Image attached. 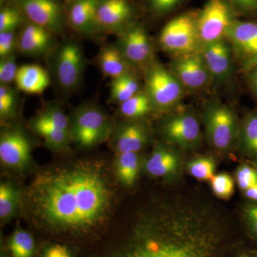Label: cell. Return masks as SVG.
Instances as JSON below:
<instances>
[{"label":"cell","instance_id":"cell-32","mask_svg":"<svg viewBox=\"0 0 257 257\" xmlns=\"http://www.w3.org/2000/svg\"><path fill=\"white\" fill-rule=\"evenodd\" d=\"M16 57L14 54L3 57L0 61V82L1 84L8 85L16 79L18 71Z\"/></svg>","mask_w":257,"mask_h":257},{"label":"cell","instance_id":"cell-2","mask_svg":"<svg viewBox=\"0 0 257 257\" xmlns=\"http://www.w3.org/2000/svg\"><path fill=\"white\" fill-rule=\"evenodd\" d=\"M198 13L189 12L168 22L160 32L162 48L175 57L199 52L202 47L197 27Z\"/></svg>","mask_w":257,"mask_h":257},{"label":"cell","instance_id":"cell-4","mask_svg":"<svg viewBox=\"0 0 257 257\" xmlns=\"http://www.w3.org/2000/svg\"><path fill=\"white\" fill-rule=\"evenodd\" d=\"M204 122L208 140L216 150L226 151L239 138L236 114L220 101H208L204 108Z\"/></svg>","mask_w":257,"mask_h":257},{"label":"cell","instance_id":"cell-29","mask_svg":"<svg viewBox=\"0 0 257 257\" xmlns=\"http://www.w3.org/2000/svg\"><path fill=\"white\" fill-rule=\"evenodd\" d=\"M189 173L201 180H211L214 177L215 164L214 161L207 157L196 159L188 165Z\"/></svg>","mask_w":257,"mask_h":257},{"label":"cell","instance_id":"cell-7","mask_svg":"<svg viewBox=\"0 0 257 257\" xmlns=\"http://www.w3.org/2000/svg\"><path fill=\"white\" fill-rule=\"evenodd\" d=\"M107 130V118L96 106H82L74 116L72 136L81 146L90 147L99 143L105 136Z\"/></svg>","mask_w":257,"mask_h":257},{"label":"cell","instance_id":"cell-26","mask_svg":"<svg viewBox=\"0 0 257 257\" xmlns=\"http://www.w3.org/2000/svg\"><path fill=\"white\" fill-rule=\"evenodd\" d=\"M34 130L46 140L49 145L55 147H60L65 145L68 140L69 132L64 131L45 122L38 118H35L32 123Z\"/></svg>","mask_w":257,"mask_h":257},{"label":"cell","instance_id":"cell-34","mask_svg":"<svg viewBox=\"0 0 257 257\" xmlns=\"http://www.w3.org/2000/svg\"><path fill=\"white\" fill-rule=\"evenodd\" d=\"M236 179L239 188L245 192L257 184V172L252 167L243 165L236 171Z\"/></svg>","mask_w":257,"mask_h":257},{"label":"cell","instance_id":"cell-33","mask_svg":"<svg viewBox=\"0 0 257 257\" xmlns=\"http://www.w3.org/2000/svg\"><path fill=\"white\" fill-rule=\"evenodd\" d=\"M37 118L48 124L53 125L56 127L69 132V120L66 115L59 109L55 108L47 109Z\"/></svg>","mask_w":257,"mask_h":257},{"label":"cell","instance_id":"cell-43","mask_svg":"<svg viewBox=\"0 0 257 257\" xmlns=\"http://www.w3.org/2000/svg\"><path fill=\"white\" fill-rule=\"evenodd\" d=\"M240 257H250V256H248V255H246V254H243V255H241V256Z\"/></svg>","mask_w":257,"mask_h":257},{"label":"cell","instance_id":"cell-41","mask_svg":"<svg viewBox=\"0 0 257 257\" xmlns=\"http://www.w3.org/2000/svg\"><path fill=\"white\" fill-rule=\"evenodd\" d=\"M247 82L251 92L257 96V64L248 69Z\"/></svg>","mask_w":257,"mask_h":257},{"label":"cell","instance_id":"cell-10","mask_svg":"<svg viewBox=\"0 0 257 257\" xmlns=\"http://www.w3.org/2000/svg\"><path fill=\"white\" fill-rule=\"evenodd\" d=\"M162 132L168 143L183 148L197 146L201 140L200 124L192 111H180L169 116Z\"/></svg>","mask_w":257,"mask_h":257},{"label":"cell","instance_id":"cell-15","mask_svg":"<svg viewBox=\"0 0 257 257\" xmlns=\"http://www.w3.org/2000/svg\"><path fill=\"white\" fill-rule=\"evenodd\" d=\"M30 157L28 140L19 130H10L2 135L0 140V159L4 165L22 167Z\"/></svg>","mask_w":257,"mask_h":257},{"label":"cell","instance_id":"cell-39","mask_svg":"<svg viewBox=\"0 0 257 257\" xmlns=\"http://www.w3.org/2000/svg\"><path fill=\"white\" fill-rule=\"evenodd\" d=\"M245 214L250 228L257 237V204L248 207L245 211Z\"/></svg>","mask_w":257,"mask_h":257},{"label":"cell","instance_id":"cell-28","mask_svg":"<svg viewBox=\"0 0 257 257\" xmlns=\"http://www.w3.org/2000/svg\"><path fill=\"white\" fill-rule=\"evenodd\" d=\"M18 192L10 184L0 186V216L2 219L9 217L14 213L18 205Z\"/></svg>","mask_w":257,"mask_h":257},{"label":"cell","instance_id":"cell-24","mask_svg":"<svg viewBox=\"0 0 257 257\" xmlns=\"http://www.w3.org/2000/svg\"><path fill=\"white\" fill-rule=\"evenodd\" d=\"M140 167L138 153H120L116 165L118 177L126 186L133 185L136 180Z\"/></svg>","mask_w":257,"mask_h":257},{"label":"cell","instance_id":"cell-18","mask_svg":"<svg viewBox=\"0 0 257 257\" xmlns=\"http://www.w3.org/2000/svg\"><path fill=\"white\" fill-rule=\"evenodd\" d=\"M98 63L102 74L111 79L135 73V67L126 60L116 45L102 47L98 55Z\"/></svg>","mask_w":257,"mask_h":257},{"label":"cell","instance_id":"cell-22","mask_svg":"<svg viewBox=\"0 0 257 257\" xmlns=\"http://www.w3.org/2000/svg\"><path fill=\"white\" fill-rule=\"evenodd\" d=\"M135 74H125L112 79L110 89L111 101L121 104L141 91L140 82Z\"/></svg>","mask_w":257,"mask_h":257},{"label":"cell","instance_id":"cell-13","mask_svg":"<svg viewBox=\"0 0 257 257\" xmlns=\"http://www.w3.org/2000/svg\"><path fill=\"white\" fill-rule=\"evenodd\" d=\"M20 5L31 23L52 33L63 29V13L57 0H20Z\"/></svg>","mask_w":257,"mask_h":257},{"label":"cell","instance_id":"cell-9","mask_svg":"<svg viewBox=\"0 0 257 257\" xmlns=\"http://www.w3.org/2000/svg\"><path fill=\"white\" fill-rule=\"evenodd\" d=\"M84 67V55L78 44L67 42L57 50L55 61L56 79L65 90L77 87L82 79Z\"/></svg>","mask_w":257,"mask_h":257},{"label":"cell","instance_id":"cell-6","mask_svg":"<svg viewBox=\"0 0 257 257\" xmlns=\"http://www.w3.org/2000/svg\"><path fill=\"white\" fill-rule=\"evenodd\" d=\"M116 45L135 69L145 70L154 63L151 39L140 25H128L121 30Z\"/></svg>","mask_w":257,"mask_h":257},{"label":"cell","instance_id":"cell-12","mask_svg":"<svg viewBox=\"0 0 257 257\" xmlns=\"http://www.w3.org/2000/svg\"><path fill=\"white\" fill-rule=\"evenodd\" d=\"M234 54L248 61V70L257 64V23L236 20L226 37Z\"/></svg>","mask_w":257,"mask_h":257},{"label":"cell","instance_id":"cell-16","mask_svg":"<svg viewBox=\"0 0 257 257\" xmlns=\"http://www.w3.org/2000/svg\"><path fill=\"white\" fill-rule=\"evenodd\" d=\"M52 45V32L32 23L25 25L18 37V49L24 55H41Z\"/></svg>","mask_w":257,"mask_h":257},{"label":"cell","instance_id":"cell-17","mask_svg":"<svg viewBox=\"0 0 257 257\" xmlns=\"http://www.w3.org/2000/svg\"><path fill=\"white\" fill-rule=\"evenodd\" d=\"M99 0H73L68 10L69 23L77 31L92 34L98 30L96 10Z\"/></svg>","mask_w":257,"mask_h":257},{"label":"cell","instance_id":"cell-35","mask_svg":"<svg viewBox=\"0 0 257 257\" xmlns=\"http://www.w3.org/2000/svg\"><path fill=\"white\" fill-rule=\"evenodd\" d=\"M14 90L8 85L1 84L0 87V114L5 116L9 115L15 107Z\"/></svg>","mask_w":257,"mask_h":257},{"label":"cell","instance_id":"cell-38","mask_svg":"<svg viewBox=\"0 0 257 257\" xmlns=\"http://www.w3.org/2000/svg\"><path fill=\"white\" fill-rule=\"evenodd\" d=\"M236 12L244 14L257 13V0H227Z\"/></svg>","mask_w":257,"mask_h":257},{"label":"cell","instance_id":"cell-30","mask_svg":"<svg viewBox=\"0 0 257 257\" xmlns=\"http://www.w3.org/2000/svg\"><path fill=\"white\" fill-rule=\"evenodd\" d=\"M23 22L21 12L13 7H5L0 12V32L15 31Z\"/></svg>","mask_w":257,"mask_h":257},{"label":"cell","instance_id":"cell-19","mask_svg":"<svg viewBox=\"0 0 257 257\" xmlns=\"http://www.w3.org/2000/svg\"><path fill=\"white\" fill-rule=\"evenodd\" d=\"M20 90L28 94H42L50 84L45 69L36 64H27L18 69L15 81Z\"/></svg>","mask_w":257,"mask_h":257},{"label":"cell","instance_id":"cell-23","mask_svg":"<svg viewBox=\"0 0 257 257\" xmlns=\"http://www.w3.org/2000/svg\"><path fill=\"white\" fill-rule=\"evenodd\" d=\"M119 104L121 114L130 119L143 117L154 109L151 99L146 92L142 91Z\"/></svg>","mask_w":257,"mask_h":257},{"label":"cell","instance_id":"cell-27","mask_svg":"<svg viewBox=\"0 0 257 257\" xmlns=\"http://www.w3.org/2000/svg\"><path fill=\"white\" fill-rule=\"evenodd\" d=\"M10 248L14 257H32L34 241L31 235L26 231H15L10 241Z\"/></svg>","mask_w":257,"mask_h":257},{"label":"cell","instance_id":"cell-25","mask_svg":"<svg viewBox=\"0 0 257 257\" xmlns=\"http://www.w3.org/2000/svg\"><path fill=\"white\" fill-rule=\"evenodd\" d=\"M239 138L243 150L257 157V110L245 117L240 127Z\"/></svg>","mask_w":257,"mask_h":257},{"label":"cell","instance_id":"cell-14","mask_svg":"<svg viewBox=\"0 0 257 257\" xmlns=\"http://www.w3.org/2000/svg\"><path fill=\"white\" fill-rule=\"evenodd\" d=\"M134 15L128 0H99L96 10L98 30L121 31L128 26Z\"/></svg>","mask_w":257,"mask_h":257},{"label":"cell","instance_id":"cell-44","mask_svg":"<svg viewBox=\"0 0 257 257\" xmlns=\"http://www.w3.org/2000/svg\"><path fill=\"white\" fill-rule=\"evenodd\" d=\"M256 167H257V164H256Z\"/></svg>","mask_w":257,"mask_h":257},{"label":"cell","instance_id":"cell-5","mask_svg":"<svg viewBox=\"0 0 257 257\" xmlns=\"http://www.w3.org/2000/svg\"><path fill=\"white\" fill-rule=\"evenodd\" d=\"M236 10L227 0H208L198 13L197 27L202 46L219 41L226 33L235 18Z\"/></svg>","mask_w":257,"mask_h":257},{"label":"cell","instance_id":"cell-42","mask_svg":"<svg viewBox=\"0 0 257 257\" xmlns=\"http://www.w3.org/2000/svg\"><path fill=\"white\" fill-rule=\"evenodd\" d=\"M245 195L251 200L257 201V184L251 188L245 191Z\"/></svg>","mask_w":257,"mask_h":257},{"label":"cell","instance_id":"cell-3","mask_svg":"<svg viewBox=\"0 0 257 257\" xmlns=\"http://www.w3.org/2000/svg\"><path fill=\"white\" fill-rule=\"evenodd\" d=\"M145 71V92L154 109L170 111L178 105L186 90L175 74L155 62Z\"/></svg>","mask_w":257,"mask_h":257},{"label":"cell","instance_id":"cell-31","mask_svg":"<svg viewBox=\"0 0 257 257\" xmlns=\"http://www.w3.org/2000/svg\"><path fill=\"white\" fill-rule=\"evenodd\" d=\"M211 186L214 194L221 199H228L234 190V181L228 174L214 175L211 179Z\"/></svg>","mask_w":257,"mask_h":257},{"label":"cell","instance_id":"cell-1","mask_svg":"<svg viewBox=\"0 0 257 257\" xmlns=\"http://www.w3.org/2000/svg\"><path fill=\"white\" fill-rule=\"evenodd\" d=\"M107 194L94 174L73 172L56 177L44 193L42 207L51 222L65 226L92 224L104 211Z\"/></svg>","mask_w":257,"mask_h":257},{"label":"cell","instance_id":"cell-45","mask_svg":"<svg viewBox=\"0 0 257 257\" xmlns=\"http://www.w3.org/2000/svg\"><path fill=\"white\" fill-rule=\"evenodd\" d=\"M2 1H3V0H2Z\"/></svg>","mask_w":257,"mask_h":257},{"label":"cell","instance_id":"cell-40","mask_svg":"<svg viewBox=\"0 0 257 257\" xmlns=\"http://www.w3.org/2000/svg\"><path fill=\"white\" fill-rule=\"evenodd\" d=\"M44 257H71V256L66 246L62 245H54L47 250Z\"/></svg>","mask_w":257,"mask_h":257},{"label":"cell","instance_id":"cell-20","mask_svg":"<svg viewBox=\"0 0 257 257\" xmlns=\"http://www.w3.org/2000/svg\"><path fill=\"white\" fill-rule=\"evenodd\" d=\"M148 141L146 128L138 123L123 125L116 137V147L119 153L136 152L143 148Z\"/></svg>","mask_w":257,"mask_h":257},{"label":"cell","instance_id":"cell-37","mask_svg":"<svg viewBox=\"0 0 257 257\" xmlns=\"http://www.w3.org/2000/svg\"><path fill=\"white\" fill-rule=\"evenodd\" d=\"M18 47V37L15 31L0 32V57L13 55L15 47Z\"/></svg>","mask_w":257,"mask_h":257},{"label":"cell","instance_id":"cell-8","mask_svg":"<svg viewBox=\"0 0 257 257\" xmlns=\"http://www.w3.org/2000/svg\"><path fill=\"white\" fill-rule=\"evenodd\" d=\"M169 69L182 83L186 91L202 90L212 82L201 50L190 55L175 57Z\"/></svg>","mask_w":257,"mask_h":257},{"label":"cell","instance_id":"cell-36","mask_svg":"<svg viewBox=\"0 0 257 257\" xmlns=\"http://www.w3.org/2000/svg\"><path fill=\"white\" fill-rule=\"evenodd\" d=\"M184 0H147L152 13L156 15L168 14L177 8Z\"/></svg>","mask_w":257,"mask_h":257},{"label":"cell","instance_id":"cell-11","mask_svg":"<svg viewBox=\"0 0 257 257\" xmlns=\"http://www.w3.org/2000/svg\"><path fill=\"white\" fill-rule=\"evenodd\" d=\"M203 57L214 84L229 82L234 71V51L226 39L203 45Z\"/></svg>","mask_w":257,"mask_h":257},{"label":"cell","instance_id":"cell-21","mask_svg":"<svg viewBox=\"0 0 257 257\" xmlns=\"http://www.w3.org/2000/svg\"><path fill=\"white\" fill-rule=\"evenodd\" d=\"M178 156L165 147H158L146 164L147 172L154 177H167L177 172Z\"/></svg>","mask_w":257,"mask_h":257}]
</instances>
